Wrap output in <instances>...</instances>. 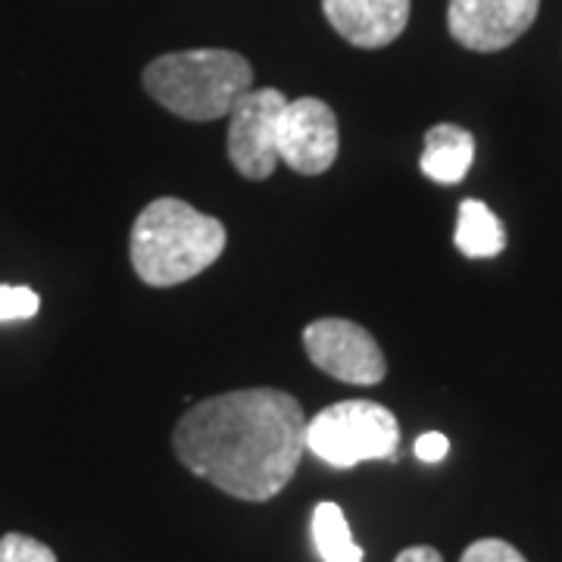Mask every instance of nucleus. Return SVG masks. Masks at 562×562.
Segmentation results:
<instances>
[{
    "label": "nucleus",
    "instance_id": "nucleus-7",
    "mask_svg": "<svg viewBox=\"0 0 562 562\" xmlns=\"http://www.w3.org/2000/svg\"><path fill=\"white\" fill-rule=\"evenodd\" d=\"M341 150L335 110L319 98L284 103L279 116V160L297 176L328 172Z\"/></svg>",
    "mask_w": 562,
    "mask_h": 562
},
{
    "label": "nucleus",
    "instance_id": "nucleus-14",
    "mask_svg": "<svg viewBox=\"0 0 562 562\" xmlns=\"http://www.w3.org/2000/svg\"><path fill=\"white\" fill-rule=\"evenodd\" d=\"M41 297L25 284H0V322H20L38 316Z\"/></svg>",
    "mask_w": 562,
    "mask_h": 562
},
{
    "label": "nucleus",
    "instance_id": "nucleus-13",
    "mask_svg": "<svg viewBox=\"0 0 562 562\" xmlns=\"http://www.w3.org/2000/svg\"><path fill=\"white\" fill-rule=\"evenodd\" d=\"M0 562H57V553L38 538L10 531L0 538Z\"/></svg>",
    "mask_w": 562,
    "mask_h": 562
},
{
    "label": "nucleus",
    "instance_id": "nucleus-12",
    "mask_svg": "<svg viewBox=\"0 0 562 562\" xmlns=\"http://www.w3.org/2000/svg\"><path fill=\"white\" fill-rule=\"evenodd\" d=\"M313 543L322 562H362V547L353 541V531L338 503H319L313 509Z\"/></svg>",
    "mask_w": 562,
    "mask_h": 562
},
{
    "label": "nucleus",
    "instance_id": "nucleus-1",
    "mask_svg": "<svg viewBox=\"0 0 562 562\" xmlns=\"http://www.w3.org/2000/svg\"><path fill=\"white\" fill-rule=\"evenodd\" d=\"M179 462L222 494L266 503L306 453L303 406L279 387H244L194 403L172 431Z\"/></svg>",
    "mask_w": 562,
    "mask_h": 562
},
{
    "label": "nucleus",
    "instance_id": "nucleus-11",
    "mask_svg": "<svg viewBox=\"0 0 562 562\" xmlns=\"http://www.w3.org/2000/svg\"><path fill=\"white\" fill-rule=\"evenodd\" d=\"M453 244L469 260H494L506 250V228L482 201H462Z\"/></svg>",
    "mask_w": 562,
    "mask_h": 562
},
{
    "label": "nucleus",
    "instance_id": "nucleus-17",
    "mask_svg": "<svg viewBox=\"0 0 562 562\" xmlns=\"http://www.w3.org/2000/svg\"><path fill=\"white\" fill-rule=\"evenodd\" d=\"M394 562H443V557L435 550V547H425V543H419V547H406V550H401Z\"/></svg>",
    "mask_w": 562,
    "mask_h": 562
},
{
    "label": "nucleus",
    "instance_id": "nucleus-5",
    "mask_svg": "<svg viewBox=\"0 0 562 562\" xmlns=\"http://www.w3.org/2000/svg\"><path fill=\"white\" fill-rule=\"evenodd\" d=\"M303 350L316 369L344 384H379L387 375L379 341L350 319L328 316L310 322L303 328Z\"/></svg>",
    "mask_w": 562,
    "mask_h": 562
},
{
    "label": "nucleus",
    "instance_id": "nucleus-2",
    "mask_svg": "<svg viewBox=\"0 0 562 562\" xmlns=\"http://www.w3.org/2000/svg\"><path fill=\"white\" fill-rule=\"evenodd\" d=\"M228 232L220 220L179 198L147 203L132 225V269L150 288H176L198 279L220 260Z\"/></svg>",
    "mask_w": 562,
    "mask_h": 562
},
{
    "label": "nucleus",
    "instance_id": "nucleus-4",
    "mask_svg": "<svg viewBox=\"0 0 562 562\" xmlns=\"http://www.w3.org/2000/svg\"><path fill=\"white\" fill-rule=\"evenodd\" d=\"M401 422L375 401H341L306 419V450L335 469L397 460Z\"/></svg>",
    "mask_w": 562,
    "mask_h": 562
},
{
    "label": "nucleus",
    "instance_id": "nucleus-15",
    "mask_svg": "<svg viewBox=\"0 0 562 562\" xmlns=\"http://www.w3.org/2000/svg\"><path fill=\"white\" fill-rule=\"evenodd\" d=\"M460 562H528L513 547V543L501 541V538H482V541L469 543Z\"/></svg>",
    "mask_w": 562,
    "mask_h": 562
},
{
    "label": "nucleus",
    "instance_id": "nucleus-9",
    "mask_svg": "<svg viewBox=\"0 0 562 562\" xmlns=\"http://www.w3.org/2000/svg\"><path fill=\"white\" fill-rule=\"evenodd\" d=\"M322 13L347 44L379 50L403 35L409 0H322Z\"/></svg>",
    "mask_w": 562,
    "mask_h": 562
},
{
    "label": "nucleus",
    "instance_id": "nucleus-6",
    "mask_svg": "<svg viewBox=\"0 0 562 562\" xmlns=\"http://www.w3.org/2000/svg\"><path fill=\"white\" fill-rule=\"evenodd\" d=\"M288 98L279 88H250L228 113V160L244 179H269L279 160V116Z\"/></svg>",
    "mask_w": 562,
    "mask_h": 562
},
{
    "label": "nucleus",
    "instance_id": "nucleus-8",
    "mask_svg": "<svg viewBox=\"0 0 562 562\" xmlns=\"http://www.w3.org/2000/svg\"><path fill=\"white\" fill-rule=\"evenodd\" d=\"M538 10L541 0H450L447 29L465 50L494 54L522 38Z\"/></svg>",
    "mask_w": 562,
    "mask_h": 562
},
{
    "label": "nucleus",
    "instance_id": "nucleus-16",
    "mask_svg": "<svg viewBox=\"0 0 562 562\" xmlns=\"http://www.w3.org/2000/svg\"><path fill=\"white\" fill-rule=\"evenodd\" d=\"M447 450H450V441L443 438L441 431H428L416 441V457L422 462H441L447 457Z\"/></svg>",
    "mask_w": 562,
    "mask_h": 562
},
{
    "label": "nucleus",
    "instance_id": "nucleus-3",
    "mask_svg": "<svg viewBox=\"0 0 562 562\" xmlns=\"http://www.w3.org/2000/svg\"><path fill=\"white\" fill-rule=\"evenodd\" d=\"M144 88L162 110L188 122H213L254 88V69L235 50L201 47L147 63Z\"/></svg>",
    "mask_w": 562,
    "mask_h": 562
},
{
    "label": "nucleus",
    "instance_id": "nucleus-10",
    "mask_svg": "<svg viewBox=\"0 0 562 562\" xmlns=\"http://www.w3.org/2000/svg\"><path fill=\"white\" fill-rule=\"evenodd\" d=\"M475 160V138L469 128L453 122H438L425 132L422 150V176L435 184H460Z\"/></svg>",
    "mask_w": 562,
    "mask_h": 562
}]
</instances>
